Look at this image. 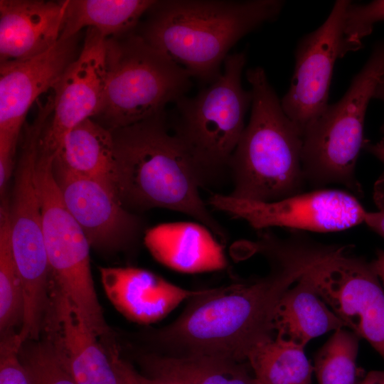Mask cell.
Instances as JSON below:
<instances>
[{
	"label": "cell",
	"instance_id": "obj_1",
	"mask_svg": "<svg viewBox=\"0 0 384 384\" xmlns=\"http://www.w3.org/2000/svg\"><path fill=\"white\" fill-rule=\"evenodd\" d=\"M256 250L270 263L269 273L248 283L203 289L182 314L157 331L154 341L171 356L203 355L241 362L273 338L276 307L288 288L331 250L294 235L280 238L259 231Z\"/></svg>",
	"mask_w": 384,
	"mask_h": 384
},
{
	"label": "cell",
	"instance_id": "obj_2",
	"mask_svg": "<svg viewBox=\"0 0 384 384\" xmlns=\"http://www.w3.org/2000/svg\"><path fill=\"white\" fill-rule=\"evenodd\" d=\"M112 132L116 191L128 210L176 211L206 225L217 238H225L201 198L202 186L191 156L169 131L164 112Z\"/></svg>",
	"mask_w": 384,
	"mask_h": 384
},
{
	"label": "cell",
	"instance_id": "obj_3",
	"mask_svg": "<svg viewBox=\"0 0 384 384\" xmlns=\"http://www.w3.org/2000/svg\"><path fill=\"white\" fill-rule=\"evenodd\" d=\"M283 5L280 0L156 1L138 34L192 78L211 83L230 48L276 19Z\"/></svg>",
	"mask_w": 384,
	"mask_h": 384
},
{
	"label": "cell",
	"instance_id": "obj_4",
	"mask_svg": "<svg viewBox=\"0 0 384 384\" xmlns=\"http://www.w3.org/2000/svg\"><path fill=\"white\" fill-rule=\"evenodd\" d=\"M251 114L231 156L233 197L272 202L302 192L303 134L284 113L261 67L250 68Z\"/></svg>",
	"mask_w": 384,
	"mask_h": 384
},
{
	"label": "cell",
	"instance_id": "obj_5",
	"mask_svg": "<svg viewBox=\"0 0 384 384\" xmlns=\"http://www.w3.org/2000/svg\"><path fill=\"white\" fill-rule=\"evenodd\" d=\"M191 78L138 33L107 38V79L95 120L114 131L155 117L186 95Z\"/></svg>",
	"mask_w": 384,
	"mask_h": 384
},
{
	"label": "cell",
	"instance_id": "obj_6",
	"mask_svg": "<svg viewBox=\"0 0 384 384\" xmlns=\"http://www.w3.org/2000/svg\"><path fill=\"white\" fill-rule=\"evenodd\" d=\"M245 63V52L229 54L221 75L208 87L175 102L174 133L191 156L202 186L228 171L245 127V116L252 100L251 90L241 83Z\"/></svg>",
	"mask_w": 384,
	"mask_h": 384
},
{
	"label": "cell",
	"instance_id": "obj_7",
	"mask_svg": "<svg viewBox=\"0 0 384 384\" xmlns=\"http://www.w3.org/2000/svg\"><path fill=\"white\" fill-rule=\"evenodd\" d=\"M383 79L384 43H380L343 97L329 105L304 131L302 168L306 182L316 189L338 184L356 196H362L356 165L366 141V109Z\"/></svg>",
	"mask_w": 384,
	"mask_h": 384
},
{
	"label": "cell",
	"instance_id": "obj_8",
	"mask_svg": "<svg viewBox=\"0 0 384 384\" xmlns=\"http://www.w3.org/2000/svg\"><path fill=\"white\" fill-rule=\"evenodd\" d=\"M51 113L49 104L40 103L33 122L25 125L9 198L12 250L23 289V321L28 325L41 322L49 299L50 271L43 235L37 162L41 136Z\"/></svg>",
	"mask_w": 384,
	"mask_h": 384
},
{
	"label": "cell",
	"instance_id": "obj_9",
	"mask_svg": "<svg viewBox=\"0 0 384 384\" xmlns=\"http://www.w3.org/2000/svg\"><path fill=\"white\" fill-rule=\"evenodd\" d=\"M54 159L39 149L37 180L50 282L77 306L94 333L107 338L110 329L91 273V246L63 202L53 172Z\"/></svg>",
	"mask_w": 384,
	"mask_h": 384
},
{
	"label": "cell",
	"instance_id": "obj_10",
	"mask_svg": "<svg viewBox=\"0 0 384 384\" xmlns=\"http://www.w3.org/2000/svg\"><path fill=\"white\" fill-rule=\"evenodd\" d=\"M338 246L308 271L321 297L384 358V290L371 262Z\"/></svg>",
	"mask_w": 384,
	"mask_h": 384
},
{
	"label": "cell",
	"instance_id": "obj_11",
	"mask_svg": "<svg viewBox=\"0 0 384 384\" xmlns=\"http://www.w3.org/2000/svg\"><path fill=\"white\" fill-rule=\"evenodd\" d=\"M208 205L247 222L257 231L281 227L318 233L344 230L364 223L367 211L351 192L319 188L272 202L213 193Z\"/></svg>",
	"mask_w": 384,
	"mask_h": 384
},
{
	"label": "cell",
	"instance_id": "obj_12",
	"mask_svg": "<svg viewBox=\"0 0 384 384\" xmlns=\"http://www.w3.org/2000/svg\"><path fill=\"white\" fill-rule=\"evenodd\" d=\"M351 2L336 1L325 22L302 38L297 47L291 85L281 105L302 134L329 105L336 59L360 48L349 42L344 33L345 14Z\"/></svg>",
	"mask_w": 384,
	"mask_h": 384
},
{
	"label": "cell",
	"instance_id": "obj_13",
	"mask_svg": "<svg viewBox=\"0 0 384 384\" xmlns=\"http://www.w3.org/2000/svg\"><path fill=\"white\" fill-rule=\"evenodd\" d=\"M107 39L87 30L82 48L52 88L53 110L40 139V147L55 157L65 135L100 107L107 79Z\"/></svg>",
	"mask_w": 384,
	"mask_h": 384
},
{
	"label": "cell",
	"instance_id": "obj_14",
	"mask_svg": "<svg viewBox=\"0 0 384 384\" xmlns=\"http://www.w3.org/2000/svg\"><path fill=\"white\" fill-rule=\"evenodd\" d=\"M78 34L33 58L0 63V156L15 157L30 107L78 57Z\"/></svg>",
	"mask_w": 384,
	"mask_h": 384
},
{
	"label": "cell",
	"instance_id": "obj_15",
	"mask_svg": "<svg viewBox=\"0 0 384 384\" xmlns=\"http://www.w3.org/2000/svg\"><path fill=\"white\" fill-rule=\"evenodd\" d=\"M53 172L65 208L91 247L113 252L135 242L142 228L140 218L123 205L114 191L70 171L55 159Z\"/></svg>",
	"mask_w": 384,
	"mask_h": 384
},
{
	"label": "cell",
	"instance_id": "obj_16",
	"mask_svg": "<svg viewBox=\"0 0 384 384\" xmlns=\"http://www.w3.org/2000/svg\"><path fill=\"white\" fill-rule=\"evenodd\" d=\"M42 333L76 384H120L107 351L68 297L50 282Z\"/></svg>",
	"mask_w": 384,
	"mask_h": 384
},
{
	"label": "cell",
	"instance_id": "obj_17",
	"mask_svg": "<svg viewBox=\"0 0 384 384\" xmlns=\"http://www.w3.org/2000/svg\"><path fill=\"white\" fill-rule=\"evenodd\" d=\"M104 291L114 308L141 324L156 322L185 300L202 293L176 285L161 276L134 267L99 269Z\"/></svg>",
	"mask_w": 384,
	"mask_h": 384
},
{
	"label": "cell",
	"instance_id": "obj_18",
	"mask_svg": "<svg viewBox=\"0 0 384 384\" xmlns=\"http://www.w3.org/2000/svg\"><path fill=\"white\" fill-rule=\"evenodd\" d=\"M67 0L0 1V62L33 58L60 40Z\"/></svg>",
	"mask_w": 384,
	"mask_h": 384
},
{
	"label": "cell",
	"instance_id": "obj_19",
	"mask_svg": "<svg viewBox=\"0 0 384 384\" xmlns=\"http://www.w3.org/2000/svg\"><path fill=\"white\" fill-rule=\"evenodd\" d=\"M143 240L156 261L180 272L217 271L227 264L216 236L197 221L156 225L145 231Z\"/></svg>",
	"mask_w": 384,
	"mask_h": 384
},
{
	"label": "cell",
	"instance_id": "obj_20",
	"mask_svg": "<svg viewBox=\"0 0 384 384\" xmlns=\"http://www.w3.org/2000/svg\"><path fill=\"white\" fill-rule=\"evenodd\" d=\"M308 271L284 293L274 318L276 336L303 348L315 337L345 327L319 295Z\"/></svg>",
	"mask_w": 384,
	"mask_h": 384
},
{
	"label": "cell",
	"instance_id": "obj_21",
	"mask_svg": "<svg viewBox=\"0 0 384 384\" xmlns=\"http://www.w3.org/2000/svg\"><path fill=\"white\" fill-rule=\"evenodd\" d=\"M55 160L70 171L100 181L117 194L113 134L95 119L84 120L65 135Z\"/></svg>",
	"mask_w": 384,
	"mask_h": 384
},
{
	"label": "cell",
	"instance_id": "obj_22",
	"mask_svg": "<svg viewBox=\"0 0 384 384\" xmlns=\"http://www.w3.org/2000/svg\"><path fill=\"white\" fill-rule=\"evenodd\" d=\"M146 375L164 384H257L239 361L203 355L142 357Z\"/></svg>",
	"mask_w": 384,
	"mask_h": 384
},
{
	"label": "cell",
	"instance_id": "obj_23",
	"mask_svg": "<svg viewBox=\"0 0 384 384\" xmlns=\"http://www.w3.org/2000/svg\"><path fill=\"white\" fill-rule=\"evenodd\" d=\"M156 2L153 0H67L60 39L76 36L85 27L95 28L106 38L129 34Z\"/></svg>",
	"mask_w": 384,
	"mask_h": 384
},
{
	"label": "cell",
	"instance_id": "obj_24",
	"mask_svg": "<svg viewBox=\"0 0 384 384\" xmlns=\"http://www.w3.org/2000/svg\"><path fill=\"white\" fill-rule=\"evenodd\" d=\"M247 361L257 384H311L314 368L304 348L281 338L257 346Z\"/></svg>",
	"mask_w": 384,
	"mask_h": 384
},
{
	"label": "cell",
	"instance_id": "obj_25",
	"mask_svg": "<svg viewBox=\"0 0 384 384\" xmlns=\"http://www.w3.org/2000/svg\"><path fill=\"white\" fill-rule=\"evenodd\" d=\"M24 301L23 289L13 254L9 198L1 197L0 205V330L1 335L21 327Z\"/></svg>",
	"mask_w": 384,
	"mask_h": 384
},
{
	"label": "cell",
	"instance_id": "obj_26",
	"mask_svg": "<svg viewBox=\"0 0 384 384\" xmlns=\"http://www.w3.org/2000/svg\"><path fill=\"white\" fill-rule=\"evenodd\" d=\"M360 337L339 329L316 353L314 370L319 384H359L356 358Z\"/></svg>",
	"mask_w": 384,
	"mask_h": 384
},
{
	"label": "cell",
	"instance_id": "obj_27",
	"mask_svg": "<svg viewBox=\"0 0 384 384\" xmlns=\"http://www.w3.org/2000/svg\"><path fill=\"white\" fill-rule=\"evenodd\" d=\"M20 358L31 384H76L46 341L22 346Z\"/></svg>",
	"mask_w": 384,
	"mask_h": 384
},
{
	"label": "cell",
	"instance_id": "obj_28",
	"mask_svg": "<svg viewBox=\"0 0 384 384\" xmlns=\"http://www.w3.org/2000/svg\"><path fill=\"white\" fill-rule=\"evenodd\" d=\"M384 21V0L366 4L348 5L344 20V33L348 41L361 47V39L369 35L374 23Z\"/></svg>",
	"mask_w": 384,
	"mask_h": 384
},
{
	"label": "cell",
	"instance_id": "obj_29",
	"mask_svg": "<svg viewBox=\"0 0 384 384\" xmlns=\"http://www.w3.org/2000/svg\"><path fill=\"white\" fill-rule=\"evenodd\" d=\"M0 344V384H31L20 358L23 345L18 332L1 335Z\"/></svg>",
	"mask_w": 384,
	"mask_h": 384
},
{
	"label": "cell",
	"instance_id": "obj_30",
	"mask_svg": "<svg viewBox=\"0 0 384 384\" xmlns=\"http://www.w3.org/2000/svg\"><path fill=\"white\" fill-rule=\"evenodd\" d=\"M107 351L116 372L128 384H164L148 375H142L135 370L130 364L119 357L114 346L110 345L107 346Z\"/></svg>",
	"mask_w": 384,
	"mask_h": 384
},
{
	"label": "cell",
	"instance_id": "obj_31",
	"mask_svg": "<svg viewBox=\"0 0 384 384\" xmlns=\"http://www.w3.org/2000/svg\"><path fill=\"white\" fill-rule=\"evenodd\" d=\"M373 200L378 210L375 212L367 211L364 223L384 238V176L383 174L374 184Z\"/></svg>",
	"mask_w": 384,
	"mask_h": 384
},
{
	"label": "cell",
	"instance_id": "obj_32",
	"mask_svg": "<svg viewBox=\"0 0 384 384\" xmlns=\"http://www.w3.org/2000/svg\"><path fill=\"white\" fill-rule=\"evenodd\" d=\"M373 97L382 100L384 103V80L377 87ZM382 132L383 137L380 140L375 143H370L366 140L363 149L373 154L384 164V123L382 126ZM382 174L384 176V172Z\"/></svg>",
	"mask_w": 384,
	"mask_h": 384
},
{
	"label": "cell",
	"instance_id": "obj_33",
	"mask_svg": "<svg viewBox=\"0 0 384 384\" xmlns=\"http://www.w3.org/2000/svg\"><path fill=\"white\" fill-rule=\"evenodd\" d=\"M371 264L384 287V250L378 251L376 258Z\"/></svg>",
	"mask_w": 384,
	"mask_h": 384
},
{
	"label": "cell",
	"instance_id": "obj_34",
	"mask_svg": "<svg viewBox=\"0 0 384 384\" xmlns=\"http://www.w3.org/2000/svg\"><path fill=\"white\" fill-rule=\"evenodd\" d=\"M359 384H384V370H371Z\"/></svg>",
	"mask_w": 384,
	"mask_h": 384
},
{
	"label": "cell",
	"instance_id": "obj_35",
	"mask_svg": "<svg viewBox=\"0 0 384 384\" xmlns=\"http://www.w3.org/2000/svg\"><path fill=\"white\" fill-rule=\"evenodd\" d=\"M120 384H128L124 379H122L120 376Z\"/></svg>",
	"mask_w": 384,
	"mask_h": 384
}]
</instances>
